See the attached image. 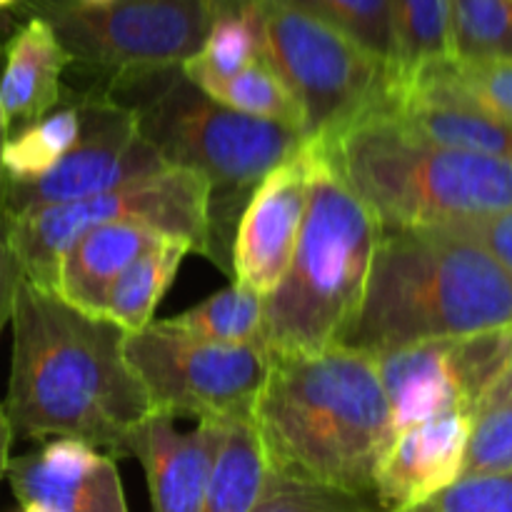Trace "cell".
Instances as JSON below:
<instances>
[{"label":"cell","instance_id":"obj_1","mask_svg":"<svg viewBox=\"0 0 512 512\" xmlns=\"http://www.w3.org/2000/svg\"><path fill=\"white\" fill-rule=\"evenodd\" d=\"M5 410L15 438H78L125 458L128 435L153 413L123 353L125 330L20 280Z\"/></svg>","mask_w":512,"mask_h":512},{"label":"cell","instance_id":"obj_2","mask_svg":"<svg viewBox=\"0 0 512 512\" xmlns=\"http://www.w3.org/2000/svg\"><path fill=\"white\" fill-rule=\"evenodd\" d=\"M253 428L270 470L365 498L395 438L373 355L350 345L270 355Z\"/></svg>","mask_w":512,"mask_h":512},{"label":"cell","instance_id":"obj_3","mask_svg":"<svg viewBox=\"0 0 512 512\" xmlns=\"http://www.w3.org/2000/svg\"><path fill=\"white\" fill-rule=\"evenodd\" d=\"M512 325V270L443 228H380L343 345L370 355Z\"/></svg>","mask_w":512,"mask_h":512},{"label":"cell","instance_id":"obj_4","mask_svg":"<svg viewBox=\"0 0 512 512\" xmlns=\"http://www.w3.org/2000/svg\"><path fill=\"white\" fill-rule=\"evenodd\" d=\"M310 193L293 260L263 298L260 340L270 355L343 345L358 318L380 225L320 140H308Z\"/></svg>","mask_w":512,"mask_h":512},{"label":"cell","instance_id":"obj_5","mask_svg":"<svg viewBox=\"0 0 512 512\" xmlns=\"http://www.w3.org/2000/svg\"><path fill=\"white\" fill-rule=\"evenodd\" d=\"M380 228H433L512 210V160L418 138L368 115L320 140Z\"/></svg>","mask_w":512,"mask_h":512},{"label":"cell","instance_id":"obj_6","mask_svg":"<svg viewBox=\"0 0 512 512\" xmlns=\"http://www.w3.org/2000/svg\"><path fill=\"white\" fill-rule=\"evenodd\" d=\"M133 108L165 163L210 180V260L233 273L230 253L240 213L258 180L305 143L303 133L218 103L190 83L180 65L163 70L158 88Z\"/></svg>","mask_w":512,"mask_h":512},{"label":"cell","instance_id":"obj_7","mask_svg":"<svg viewBox=\"0 0 512 512\" xmlns=\"http://www.w3.org/2000/svg\"><path fill=\"white\" fill-rule=\"evenodd\" d=\"M260 15L263 60L298 98L305 140H333L388 108L393 80L385 60L285 0H260Z\"/></svg>","mask_w":512,"mask_h":512},{"label":"cell","instance_id":"obj_8","mask_svg":"<svg viewBox=\"0 0 512 512\" xmlns=\"http://www.w3.org/2000/svg\"><path fill=\"white\" fill-rule=\"evenodd\" d=\"M8 218L23 278L48 293H55L65 250L110 220H143L160 233L188 240L195 253L210 258V180L178 165L93 198L43 205Z\"/></svg>","mask_w":512,"mask_h":512},{"label":"cell","instance_id":"obj_9","mask_svg":"<svg viewBox=\"0 0 512 512\" xmlns=\"http://www.w3.org/2000/svg\"><path fill=\"white\" fill-rule=\"evenodd\" d=\"M123 353L148 393L153 413L230 423L253 420L270 373L263 340L208 343L155 323L125 333Z\"/></svg>","mask_w":512,"mask_h":512},{"label":"cell","instance_id":"obj_10","mask_svg":"<svg viewBox=\"0 0 512 512\" xmlns=\"http://www.w3.org/2000/svg\"><path fill=\"white\" fill-rule=\"evenodd\" d=\"M218 0H113L78 8L43 0V18L73 60L115 78H143L178 68L203 48Z\"/></svg>","mask_w":512,"mask_h":512},{"label":"cell","instance_id":"obj_11","mask_svg":"<svg viewBox=\"0 0 512 512\" xmlns=\"http://www.w3.org/2000/svg\"><path fill=\"white\" fill-rule=\"evenodd\" d=\"M373 360L395 433L445 413L475 418L512 365V325L405 345L373 355Z\"/></svg>","mask_w":512,"mask_h":512},{"label":"cell","instance_id":"obj_12","mask_svg":"<svg viewBox=\"0 0 512 512\" xmlns=\"http://www.w3.org/2000/svg\"><path fill=\"white\" fill-rule=\"evenodd\" d=\"M78 108L80 135L73 148L40 178L10 180L5 213L18 215L43 205L93 198L168 168L140 130L133 105L113 95H85Z\"/></svg>","mask_w":512,"mask_h":512},{"label":"cell","instance_id":"obj_13","mask_svg":"<svg viewBox=\"0 0 512 512\" xmlns=\"http://www.w3.org/2000/svg\"><path fill=\"white\" fill-rule=\"evenodd\" d=\"M310 193L308 140L258 180L238 218L233 238L235 283L268 295L293 260Z\"/></svg>","mask_w":512,"mask_h":512},{"label":"cell","instance_id":"obj_14","mask_svg":"<svg viewBox=\"0 0 512 512\" xmlns=\"http://www.w3.org/2000/svg\"><path fill=\"white\" fill-rule=\"evenodd\" d=\"M5 478L20 505L50 512H128L115 460L78 438H58L40 453L10 458Z\"/></svg>","mask_w":512,"mask_h":512},{"label":"cell","instance_id":"obj_15","mask_svg":"<svg viewBox=\"0 0 512 512\" xmlns=\"http://www.w3.org/2000/svg\"><path fill=\"white\" fill-rule=\"evenodd\" d=\"M225 423L203 420L190 433L175 430L170 415L150 413L128 435L125 455L138 458L148 480L153 512H200Z\"/></svg>","mask_w":512,"mask_h":512},{"label":"cell","instance_id":"obj_16","mask_svg":"<svg viewBox=\"0 0 512 512\" xmlns=\"http://www.w3.org/2000/svg\"><path fill=\"white\" fill-rule=\"evenodd\" d=\"M473 415L445 413L395 433L373 475L380 510L420 503L463 475Z\"/></svg>","mask_w":512,"mask_h":512},{"label":"cell","instance_id":"obj_17","mask_svg":"<svg viewBox=\"0 0 512 512\" xmlns=\"http://www.w3.org/2000/svg\"><path fill=\"white\" fill-rule=\"evenodd\" d=\"M385 118L408 133L448 148L475 150L512 160V125L460 98L433 78H415L390 98Z\"/></svg>","mask_w":512,"mask_h":512},{"label":"cell","instance_id":"obj_18","mask_svg":"<svg viewBox=\"0 0 512 512\" xmlns=\"http://www.w3.org/2000/svg\"><path fill=\"white\" fill-rule=\"evenodd\" d=\"M163 238L168 235L143 220L128 218L95 225L80 235L60 258L55 295L83 313L103 318L105 298L115 280Z\"/></svg>","mask_w":512,"mask_h":512},{"label":"cell","instance_id":"obj_19","mask_svg":"<svg viewBox=\"0 0 512 512\" xmlns=\"http://www.w3.org/2000/svg\"><path fill=\"white\" fill-rule=\"evenodd\" d=\"M73 55L43 15H33L5 45L0 115L5 125L33 123L58 105L60 75Z\"/></svg>","mask_w":512,"mask_h":512},{"label":"cell","instance_id":"obj_20","mask_svg":"<svg viewBox=\"0 0 512 512\" xmlns=\"http://www.w3.org/2000/svg\"><path fill=\"white\" fill-rule=\"evenodd\" d=\"M390 28L393 98L430 65L450 58V0H390Z\"/></svg>","mask_w":512,"mask_h":512},{"label":"cell","instance_id":"obj_21","mask_svg":"<svg viewBox=\"0 0 512 512\" xmlns=\"http://www.w3.org/2000/svg\"><path fill=\"white\" fill-rule=\"evenodd\" d=\"M188 253H193L188 240L170 238V235L145 250L113 283L105 298L103 318L123 328L125 333H138L153 323L155 308L173 285L180 263Z\"/></svg>","mask_w":512,"mask_h":512},{"label":"cell","instance_id":"obj_22","mask_svg":"<svg viewBox=\"0 0 512 512\" xmlns=\"http://www.w3.org/2000/svg\"><path fill=\"white\" fill-rule=\"evenodd\" d=\"M268 470L253 420L225 423L200 512H250L263 493Z\"/></svg>","mask_w":512,"mask_h":512},{"label":"cell","instance_id":"obj_23","mask_svg":"<svg viewBox=\"0 0 512 512\" xmlns=\"http://www.w3.org/2000/svg\"><path fill=\"white\" fill-rule=\"evenodd\" d=\"M185 78L198 85L203 93L238 113L255 115L263 120H275V123L290 125L303 133V110H300L298 98L293 90L285 85V80L275 73L270 63L263 58L245 65L240 73L218 78V75L203 73L190 65H180ZM305 138V135H303Z\"/></svg>","mask_w":512,"mask_h":512},{"label":"cell","instance_id":"obj_24","mask_svg":"<svg viewBox=\"0 0 512 512\" xmlns=\"http://www.w3.org/2000/svg\"><path fill=\"white\" fill-rule=\"evenodd\" d=\"M158 323L173 333L208 343H253L260 340L263 328V295L233 283L195 308Z\"/></svg>","mask_w":512,"mask_h":512},{"label":"cell","instance_id":"obj_25","mask_svg":"<svg viewBox=\"0 0 512 512\" xmlns=\"http://www.w3.org/2000/svg\"><path fill=\"white\" fill-rule=\"evenodd\" d=\"M80 135L78 103L45 113L43 118L25 123L15 135H8L3 145V165L10 180H35L60 163Z\"/></svg>","mask_w":512,"mask_h":512},{"label":"cell","instance_id":"obj_26","mask_svg":"<svg viewBox=\"0 0 512 512\" xmlns=\"http://www.w3.org/2000/svg\"><path fill=\"white\" fill-rule=\"evenodd\" d=\"M450 58L512 60V0H450Z\"/></svg>","mask_w":512,"mask_h":512},{"label":"cell","instance_id":"obj_27","mask_svg":"<svg viewBox=\"0 0 512 512\" xmlns=\"http://www.w3.org/2000/svg\"><path fill=\"white\" fill-rule=\"evenodd\" d=\"M420 75L438 80L455 95L512 125V60L465 63V60L448 58L430 65Z\"/></svg>","mask_w":512,"mask_h":512},{"label":"cell","instance_id":"obj_28","mask_svg":"<svg viewBox=\"0 0 512 512\" xmlns=\"http://www.w3.org/2000/svg\"><path fill=\"white\" fill-rule=\"evenodd\" d=\"M285 3L318 15L390 65L393 28L390 0H285Z\"/></svg>","mask_w":512,"mask_h":512},{"label":"cell","instance_id":"obj_29","mask_svg":"<svg viewBox=\"0 0 512 512\" xmlns=\"http://www.w3.org/2000/svg\"><path fill=\"white\" fill-rule=\"evenodd\" d=\"M250 512H383L370 508L365 495L325 488L308 480L268 470L263 493Z\"/></svg>","mask_w":512,"mask_h":512},{"label":"cell","instance_id":"obj_30","mask_svg":"<svg viewBox=\"0 0 512 512\" xmlns=\"http://www.w3.org/2000/svg\"><path fill=\"white\" fill-rule=\"evenodd\" d=\"M388 512H512V473L465 475L420 503Z\"/></svg>","mask_w":512,"mask_h":512},{"label":"cell","instance_id":"obj_31","mask_svg":"<svg viewBox=\"0 0 512 512\" xmlns=\"http://www.w3.org/2000/svg\"><path fill=\"white\" fill-rule=\"evenodd\" d=\"M512 473V403L485 405L475 413L463 475Z\"/></svg>","mask_w":512,"mask_h":512},{"label":"cell","instance_id":"obj_32","mask_svg":"<svg viewBox=\"0 0 512 512\" xmlns=\"http://www.w3.org/2000/svg\"><path fill=\"white\" fill-rule=\"evenodd\" d=\"M433 228H443L448 230V233L460 235V238L480 245V248L488 250L495 260H500L505 268L512 270V210H508V213L488 215V218L433 225Z\"/></svg>","mask_w":512,"mask_h":512},{"label":"cell","instance_id":"obj_33","mask_svg":"<svg viewBox=\"0 0 512 512\" xmlns=\"http://www.w3.org/2000/svg\"><path fill=\"white\" fill-rule=\"evenodd\" d=\"M20 280H23V270L15 255L13 240H10V218L8 213H0V333L10 323Z\"/></svg>","mask_w":512,"mask_h":512},{"label":"cell","instance_id":"obj_34","mask_svg":"<svg viewBox=\"0 0 512 512\" xmlns=\"http://www.w3.org/2000/svg\"><path fill=\"white\" fill-rule=\"evenodd\" d=\"M13 425H10L8 410L0 403V480L5 478V470L10 463V445H13Z\"/></svg>","mask_w":512,"mask_h":512},{"label":"cell","instance_id":"obj_35","mask_svg":"<svg viewBox=\"0 0 512 512\" xmlns=\"http://www.w3.org/2000/svg\"><path fill=\"white\" fill-rule=\"evenodd\" d=\"M498 403H512V365L505 370L503 378L495 383V388L490 390L488 398L483 400V405H480V408H485V405H498Z\"/></svg>","mask_w":512,"mask_h":512},{"label":"cell","instance_id":"obj_36","mask_svg":"<svg viewBox=\"0 0 512 512\" xmlns=\"http://www.w3.org/2000/svg\"><path fill=\"white\" fill-rule=\"evenodd\" d=\"M8 125H5L3 115H0V213H5V193H8V173H5V165H3V145L5 138H8Z\"/></svg>","mask_w":512,"mask_h":512},{"label":"cell","instance_id":"obj_37","mask_svg":"<svg viewBox=\"0 0 512 512\" xmlns=\"http://www.w3.org/2000/svg\"><path fill=\"white\" fill-rule=\"evenodd\" d=\"M70 3L78 5V8H100V5H108L113 0H70Z\"/></svg>","mask_w":512,"mask_h":512},{"label":"cell","instance_id":"obj_38","mask_svg":"<svg viewBox=\"0 0 512 512\" xmlns=\"http://www.w3.org/2000/svg\"><path fill=\"white\" fill-rule=\"evenodd\" d=\"M18 512H50V510L40 508V505H20Z\"/></svg>","mask_w":512,"mask_h":512},{"label":"cell","instance_id":"obj_39","mask_svg":"<svg viewBox=\"0 0 512 512\" xmlns=\"http://www.w3.org/2000/svg\"><path fill=\"white\" fill-rule=\"evenodd\" d=\"M15 3H20V0H0V10H5V8H13Z\"/></svg>","mask_w":512,"mask_h":512}]
</instances>
